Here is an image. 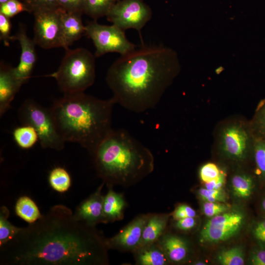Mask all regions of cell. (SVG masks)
Instances as JSON below:
<instances>
[{
    "label": "cell",
    "instance_id": "6da1fadb",
    "mask_svg": "<svg viewBox=\"0 0 265 265\" xmlns=\"http://www.w3.org/2000/svg\"><path fill=\"white\" fill-rule=\"evenodd\" d=\"M1 265H105L106 239L63 205L52 207L0 246Z\"/></svg>",
    "mask_w": 265,
    "mask_h": 265
},
{
    "label": "cell",
    "instance_id": "7a4b0ae2",
    "mask_svg": "<svg viewBox=\"0 0 265 265\" xmlns=\"http://www.w3.org/2000/svg\"><path fill=\"white\" fill-rule=\"evenodd\" d=\"M180 70L172 49L143 45L117 58L106 80L115 104L140 113L156 107Z\"/></svg>",
    "mask_w": 265,
    "mask_h": 265
},
{
    "label": "cell",
    "instance_id": "3957f363",
    "mask_svg": "<svg viewBox=\"0 0 265 265\" xmlns=\"http://www.w3.org/2000/svg\"><path fill=\"white\" fill-rule=\"evenodd\" d=\"M111 98L102 100L83 92L64 94L50 108L65 142H75L91 155L113 129Z\"/></svg>",
    "mask_w": 265,
    "mask_h": 265
},
{
    "label": "cell",
    "instance_id": "277c9868",
    "mask_svg": "<svg viewBox=\"0 0 265 265\" xmlns=\"http://www.w3.org/2000/svg\"><path fill=\"white\" fill-rule=\"evenodd\" d=\"M92 156L98 176L109 187L135 184L154 169L151 151L124 129H112Z\"/></svg>",
    "mask_w": 265,
    "mask_h": 265
},
{
    "label": "cell",
    "instance_id": "5b68a950",
    "mask_svg": "<svg viewBox=\"0 0 265 265\" xmlns=\"http://www.w3.org/2000/svg\"><path fill=\"white\" fill-rule=\"evenodd\" d=\"M46 77L54 78L64 94L83 92L95 80L94 56L83 48L68 49L57 70Z\"/></svg>",
    "mask_w": 265,
    "mask_h": 265
},
{
    "label": "cell",
    "instance_id": "8992f818",
    "mask_svg": "<svg viewBox=\"0 0 265 265\" xmlns=\"http://www.w3.org/2000/svg\"><path fill=\"white\" fill-rule=\"evenodd\" d=\"M18 115L23 124L29 125L35 129L42 148L58 151L64 148L65 141L58 132L50 109L27 99L18 109Z\"/></svg>",
    "mask_w": 265,
    "mask_h": 265
},
{
    "label": "cell",
    "instance_id": "52a82bcc",
    "mask_svg": "<svg viewBox=\"0 0 265 265\" xmlns=\"http://www.w3.org/2000/svg\"><path fill=\"white\" fill-rule=\"evenodd\" d=\"M85 34L93 41L96 57L109 53L123 55L135 49V45L126 38L124 30L113 24L101 25L94 20L85 26Z\"/></svg>",
    "mask_w": 265,
    "mask_h": 265
},
{
    "label": "cell",
    "instance_id": "ba28073f",
    "mask_svg": "<svg viewBox=\"0 0 265 265\" xmlns=\"http://www.w3.org/2000/svg\"><path fill=\"white\" fill-rule=\"evenodd\" d=\"M32 12L34 17L33 41L35 44L45 49L62 47L66 50L60 9H39Z\"/></svg>",
    "mask_w": 265,
    "mask_h": 265
},
{
    "label": "cell",
    "instance_id": "9c48e42d",
    "mask_svg": "<svg viewBox=\"0 0 265 265\" xmlns=\"http://www.w3.org/2000/svg\"><path fill=\"white\" fill-rule=\"evenodd\" d=\"M152 16L151 9L143 0H117L106 15L108 21L124 30H137L141 38V30Z\"/></svg>",
    "mask_w": 265,
    "mask_h": 265
},
{
    "label": "cell",
    "instance_id": "30bf717a",
    "mask_svg": "<svg viewBox=\"0 0 265 265\" xmlns=\"http://www.w3.org/2000/svg\"><path fill=\"white\" fill-rule=\"evenodd\" d=\"M244 218V215L238 212H226L212 217L201 231V241L216 243L229 239L239 231Z\"/></svg>",
    "mask_w": 265,
    "mask_h": 265
},
{
    "label": "cell",
    "instance_id": "8fae6325",
    "mask_svg": "<svg viewBox=\"0 0 265 265\" xmlns=\"http://www.w3.org/2000/svg\"><path fill=\"white\" fill-rule=\"evenodd\" d=\"M250 144L248 131L243 124L232 122L221 130L219 137V149L226 157L242 160L248 153Z\"/></svg>",
    "mask_w": 265,
    "mask_h": 265
},
{
    "label": "cell",
    "instance_id": "7c38bea8",
    "mask_svg": "<svg viewBox=\"0 0 265 265\" xmlns=\"http://www.w3.org/2000/svg\"><path fill=\"white\" fill-rule=\"evenodd\" d=\"M150 214L136 217L114 237L106 239L108 249L134 251L139 247L143 230Z\"/></svg>",
    "mask_w": 265,
    "mask_h": 265
},
{
    "label": "cell",
    "instance_id": "4fadbf2b",
    "mask_svg": "<svg viewBox=\"0 0 265 265\" xmlns=\"http://www.w3.org/2000/svg\"><path fill=\"white\" fill-rule=\"evenodd\" d=\"M13 40L19 41L21 48L20 62L14 68V71L17 79L23 84L30 78L36 61V44L28 37L25 28L22 25L17 33L11 37V40Z\"/></svg>",
    "mask_w": 265,
    "mask_h": 265
},
{
    "label": "cell",
    "instance_id": "5bb4252c",
    "mask_svg": "<svg viewBox=\"0 0 265 265\" xmlns=\"http://www.w3.org/2000/svg\"><path fill=\"white\" fill-rule=\"evenodd\" d=\"M104 184L105 183L103 182L93 193L78 206L74 213L77 220L94 227L98 223H104L103 216L104 196L102 194Z\"/></svg>",
    "mask_w": 265,
    "mask_h": 265
},
{
    "label": "cell",
    "instance_id": "9a60e30c",
    "mask_svg": "<svg viewBox=\"0 0 265 265\" xmlns=\"http://www.w3.org/2000/svg\"><path fill=\"white\" fill-rule=\"evenodd\" d=\"M23 84L16 77L14 68L0 62V116L10 108V105Z\"/></svg>",
    "mask_w": 265,
    "mask_h": 265
},
{
    "label": "cell",
    "instance_id": "2e32d148",
    "mask_svg": "<svg viewBox=\"0 0 265 265\" xmlns=\"http://www.w3.org/2000/svg\"><path fill=\"white\" fill-rule=\"evenodd\" d=\"M82 14L78 12H66L60 9L63 33L66 47L65 50L85 33V26L83 25L81 19Z\"/></svg>",
    "mask_w": 265,
    "mask_h": 265
},
{
    "label": "cell",
    "instance_id": "e0dca14e",
    "mask_svg": "<svg viewBox=\"0 0 265 265\" xmlns=\"http://www.w3.org/2000/svg\"><path fill=\"white\" fill-rule=\"evenodd\" d=\"M157 242L168 261L179 263L187 258L189 248L187 243L183 238L172 235H162Z\"/></svg>",
    "mask_w": 265,
    "mask_h": 265
},
{
    "label": "cell",
    "instance_id": "ac0fdd59",
    "mask_svg": "<svg viewBox=\"0 0 265 265\" xmlns=\"http://www.w3.org/2000/svg\"><path fill=\"white\" fill-rule=\"evenodd\" d=\"M168 220V215L167 214L149 215L143 230L139 248L157 242L163 235Z\"/></svg>",
    "mask_w": 265,
    "mask_h": 265
},
{
    "label": "cell",
    "instance_id": "d6986e66",
    "mask_svg": "<svg viewBox=\"0 0 265 265\" xmlns=\"http://www.w3.org/2000/svg\"><path fill=\"white\" fill-rule=\"evenodd\" d=\"M104 198L103 216L104 223L122 219L126 206L123 196L115 192L111 187Z\"/></svg>",
    "mask_w": 265,
    "mask_h": 265
},
{
    "label": "cell",
    "instance_id": "ffe728a7",
    "mask_svg": "<svg viewBox=\"0 0 265 265\" xmlns=\"http://www.w3.org/2000/svg\"><path fill=\"white\" fill-rule=\"evenodd\" d=\"M143 246L134 251L136 263L140 265H165L168 260L157 243Z\"/></svg>",
    "mask_w": 265,
    "mask_h": 265
},
{
    "label": "cell",
    "instance_id": "44dd1931",
    "mask_svg": "<svg viewBox=\"0 0 265 265\" xmlns=\"http://www.w3.org/2000/svg\"><path fill=\"white\" fill-rule=\"evenodd\" d=\"M12 135L15 142L23 149H30L39 141L36 131L29 125L23 124L15 128Z\"/></svg>",
    "mask_w": 265,
    "mask_h": 265
},
{
    "label": "cell",
    "instance_id": "7402d4cb",
    "mask_svg": "<svg viewBox=\"0 0 265 265\" xmlns=\"http://www.w3.org/2000/svg\"><path fill=\"white\" fill-rule=\"evenodd\" d=\"M15 210L18 216L29 224L35 222L42 216L35 202L26 196L18 199Z\"/></svg>",
    "mask_w": 265,
    "mask_h": 265
},
{
    "label": "cell",
    "instance_id": "603a6c76",
    "mask_svg": "<svg viewBox=\"0 0 265 265\" xmlns=\"http://www.w3.org/2000/svg\"><path fill=\"white\" fill-rule=\"evenodd\" d=\"M118 0H84L83 13L94 20L106 16Z\"/></svg>",
    "mask_w": 265,
    "mask_h": 265
},
{
    "label": "cell",
    "instance_id": "cb8c5ba5",
    "mask_svg": "<svg viewBox=\"0 0 265 265\" xmlns=\"http://www.w3.org/2000/svg\"><path fill=\"white\" fill-rule=\"evenodd\" d=\"M231 185L234 195L245 199L249 197L252 192L253 181L248 175L237 174L232 178Z\"/></svg>",
    "mask_w": 265,
    "mask_h": 265
},
{
    "label": "cell",
    "instance_id": "d4e9b609",
    "mask_svg": "<svg viewBox=\"0 0 265 265\" xmlns=\"http://www.w3.org/2000/svg\"><path fill=\"white\" fill-rule=\"evenodd\" d=\"M9 211L5 206L0 209V246L13 238L21 228L13 225L8 220Z\"/></svg>",
    "mask_w": 265,
    "mask_h": 265
},
{
    "label": "cell",
    "instance_id": "484cf974",
    "mask_svg": "<svg viewBox=\"0 0 265 265\" xmlns=\"http://www.w3.org/2000/svg\"><path fill=\"white\" fill-rule=\"evenodd\" d=\"M49 182L52 187L59 192L66 191L71 186V178L68 172L61 167L54 168L50 172Z\"/></svg>",
    "mask_w": 265,
    "mask_h": 265
},
{
    "label": "cell",
    "instance_id": "4316f807",
    "mask_svg": "<svg viewBox=\"0 0 265 265\" xmlns=\"http://www.w3.org/2000/svg\"><path fill=\"white\" fill-rule=\"evenodd\" d=\"M218 262L222 265H243L244 255L242 249L239 246L222 250L217 257Z\"/></svg>",
    "mask_w": 265,
    "mask_h": 265
},
{
    "label": "cell",
    "instance_id": "83f0119b",
    "mask_svg": "<svg viewBox=\"0 0 265 265\" xmlns=\"http://www.w3.org/2000/svg\"><path fill=\"white\" fill-rule=\"evenodd\" d=\"M254 159L256 173L265 178V138L257 140L254 145Z\"/></svg>",
    "mask_w": 265,
    "mask_h": 265
},
{
    "label": "cell",
    "instance_id": "f1b7e54d",
    "mask_svg": "<svg viewBox=\"0 0 265 265\" xmlns=\"http://www.w3.org/2000/svg\"><path fill=\"white\" fill-rule=\"evenodd\" d=\"M24 11L30 10L26 4L20 0H12L0 4V13L9 18Z\"/></svg>",
    "mask_w": 265,
    "mask_h": 265
},
{
    "label": "cell",
    "instance_id": "f546056e",
    "mask_svg": "<svg viewBox=\"0 0 265 265\" xmlns=\"http://www.w3.org/2000/svg\"><path fill=\"white\" fill-rule=\"evenodd\" d=\"M198 193L205 202L223 203L226 200V195L222 189H208L201 188L198 190Z\"/></svg>",
    "mask_w": 265,
    "mask_h": 265
},
{
    "label": "cell",
    "instance_id": "4dcf8cb0",
    "mask_svg": "<svg viewBox=\"0 0 265 265\" xmlns=\"http://www.w3.org/2000/svg\"><path fill=\"white\" fill-rule=\"evenodd\" d=\"M222 171L213 163H207L203 165L199 171V176L202 181L207 183L217 178Z\"/></svg>",
    "mask_w": 265,
    "mask_h": 265
},
{
    "label": "cell",
    "instance_id": "1f68e13d",
    "mask_svg": "<svg viewBox=\"0 0 265 265\" xmlns=\"http://www.w3.org/2000/svg\"><path fill=\"white\" fill-rule=\"evenodd\" d=\"M202 208L205 215L212 217L227 212L230 207L222 202H205Z\"/></svg>",
    "mask_w": 265,
    "mask_h": 265
},
{
    "label": "cell",
    "instance_id": "d6a6232c",
    "mask_svg": "<svg viewBox=\"0 0 265 265\" xmlns=\"http://www.w3.org/2000/svg\"><path fill=\"white\" fill-rule=\"evenodd\" d=\"M57 5L66 12L84 13V0H57Z\"/></svg>",
    "mask_w": 265,
    "mask_h": 265
},
{
    "label": "cell",
    "instance_id": "836d02e7",
    "mask_svg": "<svg viewBox=\"0 0 265 265\" xmlns=\"http://www.w3.org/2000/svg\"><path fill=\"white\" fill-rule=\"evenodd\" d=\"M11 23L10 18L0 13V38L5 46H9Z\"/></svg>",
    "mask_w": 265,
    "mask_h": 265
},
{
    "label": "cell",
    "instance_id": "e575fe53",
    "mask_svg": "<svg viewBox=\"0 0 265 265\" xmlns=\"http://www.w3.org/2000/svg\"><path fill=\"white\" fill-rule=\"evenodd\" d=\"M30 12L44 8H58L57 0H24Z\"/></svg>",
    "mask_w": 265,
    "mask_h": 265
},
{
    "label": "cell",
    "instance_id": "d590c367",
    "mask_svg": "<svg viewBox=\"0 0 265 265\" xmlns=\"http://www.w3.org/2000/svg\"><path fill=\"white\" fill-rule=\"evenodd\" d=\"M195 217H186L184 218L176 220L175 227L182 231H189L193 228L196 225Z\"/></svg>",
    "mask_w": 265,
    "mask_h": 265
},
{
    "label": "cell",
    "instance_id": "8d00e7d4",
    "mask_svg": "<svg viewBox=\"0 0 265 265\" xmlns=\"http://www.w3.org/2000/svg\"><path fill=\"white\" fill-rule=\"evenodd\" d=\"M225 172L222 171L217 178L205 183V188L208 189H222L225 184Z\"/></svg>",
    "mask_w": 265,
    "mask_h": 265
},
{
    "label": "cell",
    "instance_id": "74e56055",
    "mask_svg": "<svg viewBox=\"0 0 265 265\" xmlns=\"http://www.w3.org/2000/svg\"><path fill=\"white\" fill-rule=\"evenodd\" d=\"M249 261L253 265H265V250H256L252 252Z\"/></svg>",
    "mask_w": 265,
    "mask_h": 265
},
{
    "label": "cell",
    "instance_id": "f35d334b",
    "mask_svg": "<svg viewBox=\"0 0 265 265\" xmlns=\"http://www.w3.org/2000/svg\"><path fill=\"white\" fill-rule=\"evenodd\" d=\"M265 122V101L259 106L256 117L257 124Z\"/></svg>",
    "mask_w": 265,
    "mask_h": 265
},
{
    "label": "cell",
    "instance_id": "ab89813d",
    "mask_svg": "<svg viewBox=\"0 0 265 265\" xmlns=\"http://www.w3.org/2000/svg\"><path fill=\"white\" fill-rule=\"evenodd\" d=\"M172 216L173 218L176 220L187 217L186 212L179 206L175 209L173 212Z\"/></svg>",
    "mask_w": 265,
    "mask_h": 265
},
{
    "label": "cell",
    "instance_id": "60d3db41",
    "mask_svg": "<svg viewBox=\"0 0 265 265\" xmlns=\"http://www.w3.org/2000/svg\"><path fill=\"white\" fill-rule=\"evenodd\" d=\"M179 206L184 211L187 217H195L196 216V211L189 206L186 204H182Z\"/></svg>",
    "mask_w": 265,
    "mask_h": 265
},
{
    "label": "cell",
    "instance_id": "b9f144b4",
    "mask_svg": "<svg viewBox=\"0 0 265 265\" xmlns=\"http://www.w3.org/2000/svg\"><path fill=\"white\" fill-rule=\"evenodd\" d=\"M253 234L257 239L265 243V231L253 230Z\"/></svg>",
    "mask_w": 265,
    "mask_h": 265
},
{
    "label": "cell",
    "instance_id": "7bdbcfd3",
    "mask_svg": "<svg viewBox=\"0 0 265 265\" xmlns=\"http://www.w3.org/2000/svg\"><path fill=\"white\" fill-rule=\"evenodd\" d=\"M254 230L265 231V220L259 222L256 225Z\"/></svg>",
    "mask_w": 265,
    "mask_h": 265
},
{
    "label": "cell",
    "instance_id": "ee69618b",
    "mask_svg": "<svg viewBox=\"0 0 265 265\" xmlns=\"http://www.w3.org/2000/svg\"><path fill=\"white\" fill-rule=\"evenodd\" d=\"M257 126L260 132L265 136V123L258 124Z\"/></svg>",
    "mask_w": 265,
    "mask_h": 265
},
{
    "label": "cell",
    "instance_id": "f6af8a7d",
    "mask_svg": "<svg viewBox=\"0 0 265 265\" xmlns=\"http://www.w3.org/2000/svg\"><path fill=\"white\" fill-rule=\"evenodd\" d=\"M10 0H0V4L6 3ZM20 0L23 1L22 0Z\"/></svg>",
    "mask_w": 265,
    "mask_h": 265
},
{
    "label": "cell",
    "instance_id": "bcb514c9",
    "mask_svg": "<svg viewBox=\"0 0 265 265\" xmlns=\"http://www.w3.org/2000/svg\"><path fill=\"white\" fill-rule=\"evenodd\" d=\"M262 206L263 209L265 211V198L263 201Z\"/></svg>",
    "mask_w": 265,
    "mask_h": 265
},
{
    "label": "cell",
    "instance_id": "7dc6e473",
    "mask_svg": "<svg viewBox=\"0 0 265 265\" xmlns=\"http://www.w3.org/2000/svg\"><path fill=\"white\" fill-rule=\"evenodd\" d=\"M195 265H205V263L204 262H196L195 263V264H194Z\"/></svg>",
    "mask_w": 265,
    "mask_h": 265
},
{
    "label": "cell",
    "instance_id": "c3c4849f",
    "mask_svg": "<svg viewBox=\"0 0 265 265\" xmlns=\"http://www.w3.org/2000/svg\"><path fill=\"white\" fill-rule=\"evenodd\" d=\"M23 1H24V0H22Z\"/></svg>",
    "mask_w": 265,
    "mask_h": 265
}]
</instances>
